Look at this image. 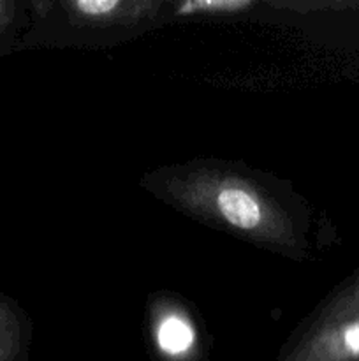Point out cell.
I'll use <instances>...</instances> for the list:
<instances>
[{
    "mask_svg": "<svg viewBox=\"0 0 359 361\" xmlns=\"http://www.w3.org/2000/svg\"><path fill=\"white\" fill-rule=\"evenodd\" d=\"M217 204L229 224L239 229H253L259 226L260 207L256 197L239 187H225L218 192Z\"/></svg>",
    "mask_w": 359,
    "mask_h": 361,
    "instance_id": "cell-1",
    "label": "cell"
},
{
    "mask_svg": "<svg viewBox=\"0 0 359 361\" xmlns=\"http://www.w3.org/2000/svg\"><path fill=\"white\" fill-rule=\"evenodd\" d=\"M194 338L196 335H194L190 324L176 316L162 321L157 331L158 348L171 356L185 355L187 351H190V348L194 345Z\"/></svg>",
    "mask_w": 359,
    "mask_h": 361,
    "instance_id": "cell-2",
    "label": "cell"
},
{
    "mask_svg": "<svg viewBox=\"0 0 359 361\" xmlns=\"http://www.w3.org/2000/svg\"><path fill=\"white\" fill-rule=\"evenodd\" d=\"M252 6L248 0H189L182 4L178 14L187 16L194 13H204V11H222V13H232V11H241Z\"/></svg>",
    "mask_w": 359,
    "mask_h": 361,
    "instance_id": "cell-3",
    "label": "cell"
},
{
    "mask_svg": "<svg viewBox=\"0 0 359 361\" xmlns=\"http://www.w3.org/2000/svg\"><path fill=\"white\" fill-rule=\"evenodd\" d=\"M11 324L13 319L0 303V361H13L16 356V338L11 331Z\"/></svg>",
    "mask_w": 359,
    "mask_h": 361,
    "instance_id": "cell-4",
    "label": "cell"
},
{
    "mask_svg": "<svg viewBox=\"0 0 359 361\" xmlns=\"http://www.w3.org/2000/svg\"><path fill=\"white\" fill-rule=\"evenodd\" d=\"M76 7L88 16H104L118 9L120 2L118 0H80L76 2Z\"/></svg>",
    "mask_w": 359,
    "mask_h": 361,
    "instance_id": "cell-5",
    "label": "cell"
},
{
    "mask_svg": "<svg viewBox=\"0 0 359 361\" xmlns=\"http://www.w3.org/2000/svg\"><path fill=\"white\" fill-rule=\"evenodd\" d=\"M7 16H9V11H7V6L4 2H0V35H2L4 28H6Z\"/></svg>",
    "mask_w": 359,
    "mask_h": 361,
    "instance_id": "cell-6",
    "label": "cell"
}]
</instances>
